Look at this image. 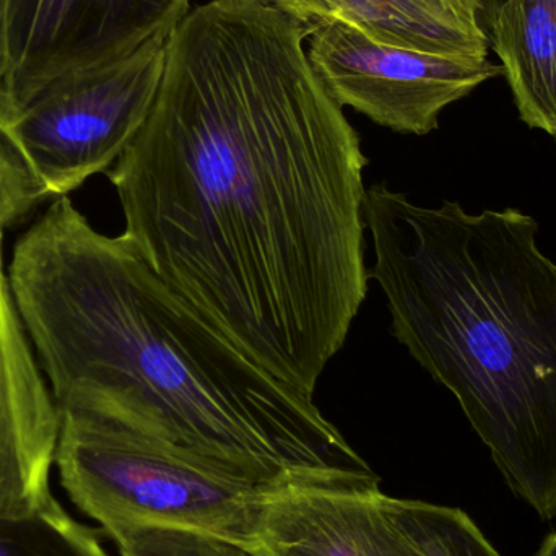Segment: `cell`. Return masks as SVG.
<instances>
[{"label":"cell","instance_id":"obj_11","mask_svg":"<svg viewBox=\"0 0 556 556\" xmlns=\"http://www.w3.org/2000/svg\"><path fill=\"white\" fill-rule=\"evenodd\" d=\"M485 33L519 116L556 139V0H505Z\"/></svg>","mask_w":556,"mask_h":556},{"label":"cell","instance_id":"obj_5","mask_svg":"<svg viewBox=\"0 0 556 556\" xmlns=\"http://www.w3.org/2000/svg\"><path fill=\"white\" fill-rule=\"evenodd\" d=\"M168 36L61 75L18 103H0V142L42 199L71 194L119 160L155 103Z\"/></svg>","mask_w":556,"mask_h":556},{"label":"cell","instance_id":"obj_8","mask_svg":"<svg viewBox=\"0 0 556 556\" xmlns=\"http://www.w3.org/2000/svg\"><path fill=\"white\" fill-rule=\"evenodd\" d=\"M0 233V521L48 508L61 412L13 306Z\"/></svg>","mask_w":556,"mask_h":556},{"label":"cell","instance_id":"obj_10","mask_svg":"<svg viewBox=\"0 0 556 556\" xmlns=\"http://www.w3.org/2000/svg\"><path fill=\"white\" fill-rule=\"evenodd\" d=\"M336 18L379 45L454 59H485L480 0H332Z\"/></svg>","mask_w":556,"mask_h":556},{"label":"cell","instance_id":"obj_9","mask_svg":"<svg viewBox=\"0 0 556 556\" xmlns=\"http://www.w3.org/2000/svg\"><path fill=\"white\" fill-rule=\"evenodd\" d=\"M381 498V490L276 493L254 547L264 556H421L391 521Z\"/></svg>","mask_w":556,"mask_h":556},{"label":"cell","instance_id":"obj_20","mask_svg":"<svg viewBox=\"0 0 556 556\" xmlns=\"http://www.w3.org/2000/svg\"><path fill=\"white\" fill-rule=\"evenodd\" d=\"M0 233H3V231H0Z\"/></svg>","mask_w":556,"mask_h":556},{"label":"cell","instance_id":"obj_15","mask_svg":"<svg viewBox=\"0 0 556 556\" xmlns=\"http://www.w3.org/2000/svg\"><path fill=\"white\" fill-rule=\"evenodd\" d=\"M41 201L25 169L0 142V231L23 220Z\"/></svg>","mask_w":556,"mask_h":556},{"label":"cell","instance_id":"obj_6","mask_svg":"<svg viewBox=\"0 0 556 556\" xmlns=\"http://www.w3.org/2000/svg\"><path fill=\"white\" fill-rule=\"evenodd\" d=\"M307 55L340 106L399 134L427 136L450 104L503 74L489 59H454L379 45L342 20L309 29Z\"/></svg>","mask_w":556,"mask_h":556},{"label":"cell","instance_id":"obj_13","mask_svg":"<svg viewBox=\"0 0 556 556\" xmlns=\"http://www.w3.org/2000/svg\"><path fill=\"white\" fill-rule=\"evenodd\" d=\"M0 556H111L94 529L58 500L31 518L0 521Z\"/></svg>","mask_w":556,"mask_h":556},{"label":"cell","instance_id":"obj_3","mask_svg":"<svg viewBox=\"0 0 556 556\" xmlns=\"http://www.w3.org/2000/svg\"><path fill=\"white\" fill-rule=\"evenodd\" d=\"M392 333L459 402L511 492L556 516V263L519 208L415 204L366 192Z\"/></svg>","mask_w":556,"mask_h":556},{"label":"cell","instance_id":"obj_18","mask_svg":"<svg viewBox=\"0 0 556 556\" xmlns=\"http://www.w3.org/2000/svg\"><path fill=\"white\" fill-rule=\"evenodd\" d=\"M535 556H556V529L555 532H552V534L545 539L544 544L539 548Z\"/></svg>","mask_w":556,"mask_h":556},{"label":"cell","instance_id":"obj_14","mask_svg":"<svg viewBox=\"0 0 556 556\" xmlns=\"http://www.w3.org/2000/svg\"><path fill=\"white\" fill-rule=\"evenodd\" d=\"M119 556H264L254 545L169 526H119L104 532Z\"/></svg>","mask_w":556,"mask_h":556},{"label":"cell","instance_id":"obj_12","mask_svg":"<svg viewBox=\"0 0 556 556\" xmlns=\"http://www.w3.org/2000/svg\"><path fill=\"white\" fill-rule=\"evenodd\" d=\"M381 503L421 556H500L463 509L391 498L384 493Z\"/></svg>","mask_w":556,"mask_h":556},{"label":"cell","instance_id":"obj_17","mask_svg":"<svg viewBox=\"0 0 556 556\" xmlns=\"http://www.w3.org/2000/svg\"><path fill=\"white\" fill-rule=\"evenodd\" d=\"M505 0H480V25H482L483 31L489 26L490 20L495 15L496 10ZM486 35V33H485Z\"/></svg>","mask_w":556,"mask_h":556},{"label":"cell","instance_id":"obj_19","mask_svg":"<svg viewBox=\"0 0 556 556\" xmlns=\"http://www.w3.org/2000/svg\"><path fill=\"white\" fill-rule=\"evenodd\" d=\"M2 2L3 0H0V81L3 75Z\"/></svg>","mask_w":556,"mask_h":556},{"label":"cell","instance_id":"obj_21","mask_svg":"<svg viewBox=\"0 0 556 556\" xmlns=\"http://www.w3.org/2000/svg\"><path fill=\"white\" fill-rule=\"evenodd\" d=\"M555 518H556V516H555Z\"/></svg>","mask_w":556,"mask_h":556},{"label":"cell","instance_id":"obj_16","mask_svg":"<svg viewBox=\"0 0 556 556\" xmlns=\"http://www.w3.org/2000/svg\"><path fill=\"white\" fill-rule=\"evenodd\" d=\"M267 2L296 16L309 28L316 23L336 18V7H333L332 0H267Z\"/></svg>","mask_w":556,"mask_h":556},{"label":"cell","instance_id":"obj_2","mask_svg":"<svg viewBox=\"0 0 556 556\" xmlns=\"http://www.w3.org/2000/svg\"><path fill=\"white\" fill-rule=\"evenodd\" d=\"M5 274L59 412L273 495L381 489L314 395L251 358L67 195L20 235Z\"/></svg>","mask_w":556,"mask_h":556},{"label":"cell","instance_id":"obj_1","mask_svg":"<svg viewBox=\"0 0 556 556\" xmlns=\"http://www.w3.org/2000/svg\"><path fill=\"white\" fill-rule=\"evenodd\" d=\"M309 26L208 0L166 39L152 111L108 169L150 267L314 395L368 293L362 139L311 64Z\"/></svg>","mask_w":556,"mask_h":556},{"label":"cell","instance_id":"obj_4","mask_svg":"<svg viewBox=\"0 0 556 556\" xmlns=\"http://www.w3.org/2000/svg\"><path fill=\"white\" fill-rule=\"evenodd\" d=\"M55 467L71 502L103 532L169 526L256 545L273 496L139 434L71 412H61Z\"/></svg>","mask_w":556,"mask_h":556},{"label":"cell","instance_id":"obj_7","mask_svg":"<svg viewBox=\"0 0 556 556\" xmlns=\"http://www.w3.org/2000/svg\"><path fill=\"white\" fill-rule=\"evenodd\" d=\"M191 0H3L0 103L68 72L119 61L169 35Z\"/></svg>","mask_w":556,"mask_h":556}]
</instances>
